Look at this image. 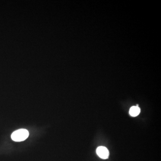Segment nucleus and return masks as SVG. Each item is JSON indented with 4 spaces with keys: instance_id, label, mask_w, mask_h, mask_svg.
Returning a JSON list of instances; mask_svg holds the SVG:
<instances>
[{
    "instance_id": "1",
    "label": "nucleus",
    "mask_w": 161,
    "mask_h": 161,
    "mask_svg": "<svg viewBox=\"0 0 161 161\" xmlns=\"http://www.w3.org/2000/svg\"><path fill=\"white\" fill-rule=\"evenodd\" d=\"M28 131L25 129H20L14 131L11 135V138L13 141L20 142L24 141L28 137Z\"/></svg>"
},
{
    "instance_id": "2",
    "label": "nucleus",
    "mask_w": 161,
    "mask_h": 161,
    "mask_svg": "<svg viewBox=\"0 0 161 161\" xmlns=\"http://www.w3.org/2000/svg\"><path fill=\"white\" fill-rule=\"evenodd\" d=\"M97 154L101 159H106L109 157V152L107 148L104 146H100L97 149Z\"/></svg>"
},
{
    "instance_id": "3",
    "label": "nucleus",
    "mask_w": 161,
    "mask_h": 161,
    "mask_svg": "<svg viewBox=\"0 0 161 161\" xmlns=\"http://www.w3.org/2000/svg\"><path fill=\"white\" fill-rule=\"evenodd\" d=\"M140 112V109L138 106H133L131 107L129 111V114L131 116H138Z\"/></svg>"
}]
</instances>
